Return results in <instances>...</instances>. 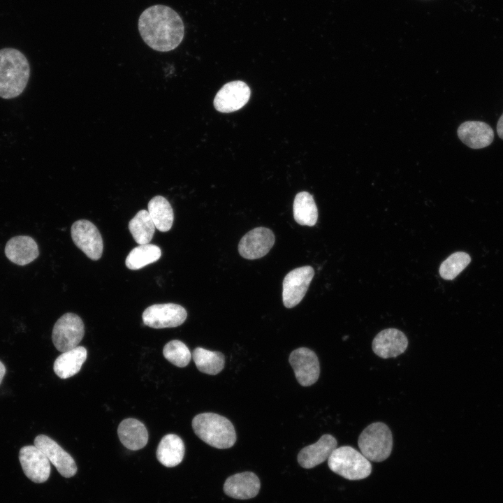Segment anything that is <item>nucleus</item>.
Segmentation results:
<instances>
[{
  "label": "nucleus",
  "instance_id": "1a4fd4ad",
  "mask_svg": "<svg viewBox=\"0 0 503 503\" xmlns=\"http://www.w3.org/2000/svg\"><path fill=\"white\" fill-rule=\"evenodd\" d=\"M75 245L92 260H99L103 253V240L96 226L91 221L80 219L75 221L71 229Z\"/></svg>",
  "mask_w": 503,
  "mask_h": 503
},
{
  "label": "nucleus",
  "instance_id": "9b49d317",
  "mask_svg": "<svg viewBox=\"0 0 503 503\" xmlns=\"http://www.w3.org/2000/svg\"><path fill=\"white\" fill-rule=\"evenodd\" d=\"M275 244L273 232L265 227H257L247 232L238 245L240 254L246 259L265 256Z\"/></svg>",
  "mask_w": 503,
  "mask_h": 503
},
{
  "label": "nucleus",
  "instance_id": "f03ea898",
  "mask_svg": "<svg viewBox=\"0 0 503 503\" xmlns=\"http://www.w3.org/2000/svg\"><path fill=\"white\" fill-rule=\"evenodd\" d=\"M30 67L26 57L18 50L6 48L0 50V97L13 99L27 87Z\"/></svg>",
  "mask_w": 503,
  "mask_h": 503
},
{
  "label": "nucleus",
  "instance_id": "f8f14e48",
  "mask_svg": "<svg viewBox=\"0 0 503 503\" xmlns=\"http://www.w3.org/2000/svg\"><path fill=\"white\" fill-rule=\"evenodd\" d=\"M34 445L46 455L62 476L70 478L76 474L78 468L74 459L54 440L45 435H39L34 439Z\"/></svg>",
  "mask_w": 503,
  "mask_h": 503
},
{
  "label": "nucleus",
  "instance_id": "a878e982",
  "mask_svg": "<svg viewBox=\"0 0 503 503\" xmlns=\"http://www.w3.org/2000/svg\"><path fill=\"white\" fill-rule=\"evenodd\" d=\"M129 229L138 245L149 243L153 238L156 227L148 212L140 210L129 223Z\"/></svg>",
  "mask_w": 503,
  "mask_h": 503
},
{
  "label": "nucleus",
  "instance_id": "aec40b11",
  "mask_svg": "<svg viewBox=\"0 0 503 503\" xmlns=\"http://www.w3.org/2000/svg\"><path fill=\"white\" fill-rule=\"evenodd\" d=\"M117 434L121 443L132 451L143 449L148 441V432L145 425L136 418L123 420L118 426Z\"/></svg>",
  "mask_w": 503,
  "mask_h": 503
},
{
  "label": "nucleus",
  "instance_id": "f257e3e1",
  "mask_svg": "<svg viewBox=\"0 0 503 503\" xmlns=\"http://www.w3.org/2000/svg\"><path fill=\"white\" fill-rule=\"evenodd\" d=\"M138 27L143 41L159 52L175 50L184 36L182 17L170 7L161 4L143 10L139 17Z\"/></svg>",
  "mask_w": 503,
  "mask_h": 503
},
{
  "label": "nucleus",
  "instance_id": "9d476101",
  "mask_svg": "<svg viewBox=\"0 0 503 503\" xmlns=\"http://www.w3.org/2000/svg\"><path fill=\"white\" fill-rule=\"evenodd\" d=\"M289 360L301 386H309L318 380L320 366L313 351L306 347L298 348L291 353Z\"/></svg>",
  "mask_w": 503,
  "mask_h": 503
},
{
  "label": "nucleus",
  "instance_id": "5701e85b",
  "mask_svg": "<svg viewBox=\"0 0 503 503\" xmlns=\"http://www.w3.org/2000/svg\"><path fill=\"white\" fill-rule=\"evenodd\" d=\"M295 221L302 226H313L318 219V210L313 196L307 191L296 194L293 204Z\"/></svg>",
  "mask_w": 503,
  "mask_h": 503
},
{
  "label": "nucleus",
  "instance_id": "4468645a",
  "mask_svg": "<svg viewBox=\"0 0 503 503\" xmlns=\"http://www.w3.org/2000/svg\"><path fill=\"white\" fill-rule=\"evenodd\" d=\"M251 95L249 86L244 82L236 80L225 84L217 93L214 106L221 112H231L242 108L248 102Z\"/></svg>",
  "mask_w": 503,
  "mask_h": 503
},
{
  "label": "nucleus",
  "instance_id": "7ed1b4c3",
  "mask_svg": "<svg viewBox=\"0 0 503 503\" xmlns=\"http://www.w3.org/2000/svg\"><path fill=\"white\" fill-rule=\"evenodd\" d=\"M194 433L208 445L220 449H228L236 442V433L232 423L215 413H201L192 420Z\"/></svg>",
  "mask_w": 503,
  "mask_h": 503
},
{
  "label": "nucleus",
  "instance_id": "39448f33",
  "mask_svg": "<svg viewBox=\"0 0 503 503\" xmlns=\"http://www.w3.org/2000/svg\"><path fill=\"white\" fill-rule=\"evenodd\" d=\"M358 445L360 453L369 460L384 461L389 457L392 451L391 431L382 422L372 423L360 434Z\"/></svg>",
  "mask_w": 503,
  "mask_h": 503
},
{
  "label": "nucleus",
  "instance_id": "412c9836",
  "mask_svg": "<svg viewBox=\"0 0 503 503\" xmlns=\"http://www.w3.org/2000/svg\"><path fill=\"white\" fill-rule=\"evenodd\" d=\"M87 356V349L82 346L62 352L54 363V373L63 379L74 376L80 370Z\"/></svg>",
  "mask_w": 503,
  "mask_h": 503
},
{
  "label": "nucleus",
  "instance_id": "c756f323",
  "mask_svg": "<svg viewBox=\"0 0 503 503\" xmlns=\"http://www.w3.org/2000/svg\"><path fill=\"white\" fill-rule=\"evenodd\" d=\"M497 132L499 137L503 140V113L498 119L497 124Z\"/></svg>",
  "mask_w": 503,
  "mask_h": 503
},
{
  "label": "nucleus",
  "instance_id": "20e7f679",
  "mask_svg": "<svg viewBox=\"0 0 503 503\" xmlns=\"http://www.w3.org/2000/svg\"><path fill=\"white\" fill-rule=\"evenodd\" d=\"M331 471L349 480L367 478L372 465L361 453L349 446L337 447L328 459Z\"/></svg>",
  "mask_w": 503,
  "mask_h": 503
},
{
  "label": "nucleus",
  "instance_id": "b1692460",
  "mask_svg": "<svg viewBox=\"0 0 503 503\" xmlns=\"http://www.w3.org/2000/svg\"><path fill=\"white\" fill-rule=\"evenodd\" d=\"M148 212L156 229L168 231L173 223V208L168 200L162 196L153 197L148 203Z\"/></svg>",
  "mask_w": 503,
  "mask_h": 503
},
{
  "label": "nucleus",
  "instance_id": "6e6552de",
  "mask_svg": "<svg viewBox=\"0 0 503 503\" xmlns=\"http://www.w3.org/2000/svg\"><path fill=\"white\" fill-rule=\"evenodd\" d=\"M314 275L313 268L305 265L293 269L285 276L282 300L286 308L294 307L302 300Z\"/></svg>",
  "mask_w": 503,
  "mask_h": 503
},
{
  "label": "nucleus",
  "instance_id": "f3484780",
  "mask_svg": "<svg viewBox=\"0 0 503 503\" xmlns=\"http://www.w3.org/2000/svg\"><path fill=\"white\" fill-rule=\"evenodd\" d=\"M261 483L258 477L252 472L238 473L228 477L224 484V492L228 496L247 500L256 496Z\"/></svg>",
  "mask_w": 503,
  "mask_h": 503
},
{
  "label": "nucleus",
  "instance_id": "cd10ccee",
  "mask_svg": "<svg viewBox=\"0 0 503 503\" xmlns=\"http://www.w3.org/2000/svg\"><path fill=\"white\" fill-rule=\"evenodd\" d=\"M470 261L469 255L465 252L452 254L440 265V276L444 279H453L468 265Z\"/></svg>",
  "mask_w": 503,
  "mask_h": 503
},
{
  "label": "nucleus",
  "instance_id": "0eeeda50",
  "mask_svg": "<svg viewBox=\"0 0 503 503\" xmlns=\"http://www.w3.org/2000/svg\"><path fill=\"white\" fill-rule=\"evenodd\" d=\"M187 316L186 309L174 303L152 305L147 307L142 315L145 326L156 329L179 326Z\"/></svg>",
  "mask_w": 503,
  "mask_h": 503
},
{
  "label": "nucleus",
  "instance_id": "c85d7f7f",
  "mask_svg": "<svg viewBox=\"0 0 503 503\" xmlns=\"http://www.w3.org/2000/svg\"><path fill=\"white\" fill-rule=\"evenodd\" d=\"M163 355L170 363L179 367H186L191 358L187 345L177 340H171L164 346Z\"/></svg>",
  "mask_w": 503,
  "mask_h": 503
},
{
  "label": "nucleus",
  "instance_id": "a211bd4d",
  "mask_svg": "<svg viewBox=\"0 0 503 503\" xmlns=\"http://www.w3.org/2000/svg\"><path fill=\"white\" fill-rule=\"evenodd\" d=\"M460 140L472 149H481L490 145L494 139V131L487 123L467 121L458 129Z\"/></svg>",
  "mask_w": 503,
  "mask_h": 503
},
{
  "label": "nucleus",
  "instance_id": "2eb2a0df",
  "mask_svg": "<svg viewBox=\"0 0 503 503\" xmlns=\"http://www.w3.org/2000/svg\"><path fill=\"white\" fill-rule=\"evenodd\" d=\"M407 346V336L396 328H386L380 331L372 344L374 353L382 358L396 357L404 353Z\"/></svg>",
  "mask_w": 503,
  "mask_h": 503
},
{
  "label": "nucleus",
  "instance_id": "4be33fe9",
  "mask_svg": "<svg viewBox=\"0 0 503 503\" xmlns=\"http://www.w3.org/2000/svg\"><path fill=\"white\" fill-rule=\"evenodd\" d=\"M184 444L182 439L175 434H168L160 441L156 449V458L167 467L178 465L184 455Z\"/></svg>",
  "mask_w": 503,
  "mask_h": 503
},
{
  "label": "nucleus",
  "instance_id": "bb28decb",
  "mask_svg": "<svg viewBox=\"0 0 503 503\" xmlns=\"http://www.w3.org/2000/svg\"><path fill=\"white\" fill-rule=\"evenodd\" d=\"M161 256V249L152 244L139 245L128 254L125 264L130 270H139L152 263Z\"/></svg>",
  "mask_w": 503,
  "mask_h": 503
},
{
  "label": "nucleus",
  "instance_id": "6ab92c4d",
  "mask_svg": "<svg viewBox=\"0 0 503 503\" xmlns=\"http://www.w3.org/2000/svg\"><path fill=\"white\" fill-rule=\"evenodd\" d=\"M5 254L13 263L24 265L35 260L38 254L36 241L27 235H18L10 239L5 247Z\"/></svg>",
  "mask_w": 503,
  "mask_h": 503
},
{
  "label": "nucleus",
  "instance_id": "393cba45",
  "mask_svg": "<svg viewBox=\"0 0 503 503\" xmlns=\"http://www.w3.org/2000/svg\"><path fill=\"white\" fill-rule=\"evenodd\" d=\"M192 358L198 370L207 374H217L224 367L225 358L219 351L196 347L193 351Z\"/></svg>",
  "mask_w": 503,
  "mask_h": 503
},
{
  "label": "nucleus",
  "instance_id": "ddd939ff",
  "mask_svg": "<svg viewBox=\"0 0 503 503\" xmlns=\"http://www.w3.org/2000/svg\"><path fill=\"white\" fill-rule=\"evenodd\" d=\"M19 460L27 477L34 483L45 482L50 474V462L35 445L21 448Z\"/></svg>",
  "mask_w": 503,
  "mask_h": 503
},
{
  "label": "nucleus",
  "instance_id": "dca6fc26",
  "mask_svg": "<svg viewBox=\"0 0 503 503\" xmlns=\"http://www.w3.org/2000/svg\"><path fill=\"white\" fill-rule=\"evenodd\" d=\"M337 446V442L333 436L323 435L316 443L300 450L298 462L305 469L313 468L328 460Z\"/></svg>",
  "mask_w": 503,
  "mask_h": 503
},
{
  "label": "nucleus",
  "instance_id": "7c9ffc66",
  "mask_svg": "<svg viewBox=\"0 0 503 503\" xmlns=\"http://www.w3.org/2000/svg\"><path fill=\"white\" fill-rule=\"evenodd\" d=\"M6 373V367L0 361V384Z\"/></svg>",
  "mask_w": 503,
  "mask_h": 503
},
{
  "label": "nucleus",
  "instance_id": "423d86ee",
  "mask_svg": "<svg viewBox=\"0 0 503 503\" xmlns=\"http://www.w3.org/2000/svg\"><path fill=\"white\" fill-rule=\"evenodd\" d=\"M85 334L82 320L74 313L68 312L54 323L52 340L56 349L65 352L78 346Z\"/></svg>",
  "mask_w": 503,
  "mask_h": 503
}]
</instances>
